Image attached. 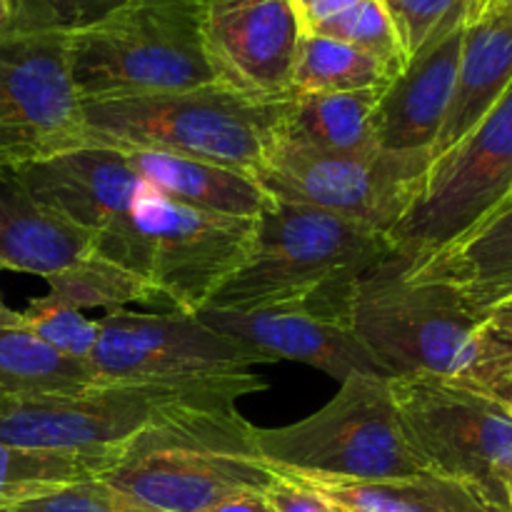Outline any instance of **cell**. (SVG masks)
<instances>
[{
    "mask_svg": "<svg viewBox=\"0 0 512 512\" xmlns=\"http://www.w3.org/2000/svg\"><path fill=\"white\" fill-rule=\"evenodd\" d=\"M200 38L215 78L255 100L290 95L300 40L290 0H195Z\"/></svg>",
    "mask_w": 512,
    "mask_h": 512,
    "instance_id": "cell-15",
    "label": "cell"
},
{
    "mask_svg": "<svg viewBox=\"0 0 512 512\" xmlns=\"http://www.w3.org/2000/svg\"><path fill=\"white\" fill-rule=\"evenodd\" d=\"M68 63L80 103L220 83L205 55L195 0H125L68 30Z\"/></svg>",
    "mask_w": 512,
    "mask_h": 512,
    "instance_id": "cell-4",
    "label": "cell"
},
{
    "mask_svg": "<svg viewBox=\"0 0 512 512\" xmlns=\"http://www.w3.org/2000/svg\"><path fill=\"white\" fill-rule=\"evenodd\" d=\"M100 148L115 150L143 183L188 208L233 218H258L270 205V195L238 170L128 143H103Z\"/></svg>",
    "mask_w": 512,
    "mask_h": 512,
    "instance_id": "cell-20",
    "label": "cell"
},
{
    "mask_svg": "<svg viewBox=\"0 0 512 512\" xmlns=\"http://www.w3.org/2000/svg\"><path fill=\"white\" fill-rule=\"evenodd\" d=\"M512 195V85L493 110L430 168L425 188L390 233L403 268L423 263L483 223Z\"/></svg>",
    "mask_w": 512,
    "mask_h": 512,
    "instance_id": "cell-11",
    "label": "cell"
},
{
    "mask_svg": "<svg viewBox=\"0 0 512 512\" xmlns=\"http://www.w3.org/2000/svg\"><path fill=\"white\" fill-rule=\"evenodd\" d=\"M505 503H508V510L512 512V475L508 480V488H505Z\"/></svg>",
    "mask_w": 512,
    "mask_h": 512,
    "instance_id": "cell-40",
    "label": "cell"
},
{
    "mask_svg": "<svg viewBox=\"0 0 512 512\" xmlns=\"http://www.w3.org/2000/svg\"><path fill=\"white\" fill-rule=\"evenodd\" d=\"M205 512H275L265 493H240Z\"/></svg>",
    "mask_w": 512,
    "mask_h": 512,
    "instance_id": "cell-35",
    "label": "cell"
},
{
    "mask_svg": "<svg viewBox=\"0 0 512 512\" xmlns=\"http://www.w3.org/2000/svg\"><path fill=\"white\" fill-rule=\"evenodd\" d=\"M198 318L218 333L248 345L268 363L293 360L323 370L338 383L353 375L393 378L350 325L320 318L305 308L225 310L208 305Z\"/></svg>",
    "mask_w": 512,
    "mask_h": 512,
    "instance_id": "cell-16",
    "label": "cell"
},
{
    "mask_svg": "<svg viewBox=\"0 0 512 512\" xmlns=\"http://www.w3.org/2000/svg\"><path fill=\"white\" fill-rule=\"evenodd\" d=\"M125 0H45L50 13L55 15L65 30L83 28V25L93 23V20L103 18L105 13L123 5Z\"/></svg>",
    "mask_w": 512,
    "mask_h": 512,
    "instance_id": "cell-33",
    "label": "cell"
},
{
    "mask_svg": "<svg viewBox=\"0 0 512 512\" xmlns=\"http://www.w3.org/2000/svg\"><path fill=\"white\" fill-rule=\"evenodd\" d=\"M410 280L453 288L478 315L512 298V198L433 258L405 270Z\"/></svg>",
    "mask_w": 512,
    "mask_h": 512,
    "instance_id": "cell-19",
    "label": "cell"
},
{
    "mask_svg": "<svg viewBox=\"0 0 512 512\" xmlns=\"http://www.w3.org/2000/svg\"><path fill=\"white\" fill-rule=\"evenodd\" d=\"M255 455L275 473L333 483H385L428 473L395 408L390 378L353 375L300 423L253 428Z\"/></svg>",
    "mask_w": 512,
    "mask_h": 512,
    "instance_id": "cell-5",
    "label": "cell"
},
{
    "mask_svg": "<svg viewBox=\"0 0 512 512\" xmlns=\"http://www.w3.org/2000/svg\"><path fill=\"white\" fill-rule=\"evenodd\" d=\"M88 145L68 63V30L45 0H23L0 33V165H25Z\"/></svg>",
    "mask_w": 512,
    "mask_h": 512,
    "instance_id": "cell-8",
    "label": "cell"
},
{
    "mask_svg": "<svg viewBox=\"0 0 512 512\" xmlns=\"http://www.w3.org/2000/svg\"><path fill=\"white\" fill-rule=\"evenodd\" d=\"M478 5H495V8H508V10H512V0H470L468 10L478 8Z\"/></svg>",
    "mask_w": 512,
    "mask_h": 512,
    "instance_id": "cell-39",
    "label": "cell"
},
{
    "mask_svg": "<svg viewBox=\"0 0 512 512\" xmlns=\"http://www.w3.org/2000/svg\"><path fill=\"white\" fill-rule=\"evenodd\" d=\"M300 480L313 485L343 512H510L480 495L478 490L435 473H420L413 478L385 480V483Z\"/></svg>",
    "mask_w": 512,
    "mask_h": 512,
    "instance_id": "cell-23",
    "label": "cell"
},
{
    "mask_svg": "<svg viewBox=\"0 0 512 512\" xmlns=\"http://www.w3.org/2000/svg\"><path fill=\"white\" fill-rule=\"evenodd\" d=\"M13 170L43 208L93 238V253L148 280V245L133 215L145 183L115 150L85 145Z\"/></svg>",
    "mask_w": 512,
    "mask_h": 512,
    "instance_id": "cell-13",
    "label": "cell"
},
{
    "mask_svg": "<svg viewBox=\"0 0 512 512\" xmlns=\"http://www.w3.org/2000/svg\"><path fill=\"white\" fill-rule=\"evenodd\" d=\"M430 168V153L378 148L360 155H330L270 145L253 180L280 203L325 210L390 238L423 193Z\"/></svg>",
    "mask_w": 512,
    "mask_h": 512,
    "instance_id": "cell-9",
    "label": "cell"
},
{
    "mask_svg": "<svg viewBox=\"0 0 512 512\" xmlns=\"http://www.w3.org/2000/svg\"><path fill=\"white\" fill-rule=\"evenodd\" d=\"M45 283H48L45 298L78 313L93 308H103L108 313V310L128 308L133 303L160 305L148 280L100 258L93 250L68 268L48 275Z\"/></svg>",
    "mask_w": 512,
    "mask_h": 512,
    "instance_id": "cell-27",
    "label": "cell"
},
{
    "mask_svg": "<svg viewBox=\"0 0 512 512\" xmlns=\"http://www.w3.org/2000/svg\"><path fill=\"white\" fill-rule=\"evenodd\" d=\"M253 373L205 380H123L78 393L0 398V443L48 450H123L170 425L235 413L243 395L263 393Z\"/></svg>",
    "mask_w": 512,
    "mask_h": 512,
    "instance_id": "cell-3",
    "label": "cell"
},
{
    "mask_svg": "<svg viewBox=\"0 0 512 512\" xmlns=\"http://www.w3.org/2000/svg\"><path fill=\"white\" fill-rule=\"evenodd\" d=\"M505 405H508V408L512 410V385H510V390H508V398H505Z\"/></svg>",
    "mask_w": 512,
    "mask_h": 512,
    "instance_id": "cell-41",
    "label": "cell"
},
{
    "mask_svg": "<svg viewBox=\"0 0 512 512\" xmlns=\"http://www.w3.org/2000/svg\"><path fill=\"white\" fill-rule=\"evenodd\" d=\"M95 385L85 363L55 353L25 328H0V398L78 393Z\"/></svg>",
    "mask_w": 512,
    "mask_h": 512,
    "instance_id": "cell-25",
    "label": "cell"
},
{
    "mask_svg": "<svg viewBox=\"0 0 512 512\" xmlns=\"http://www.w3.org/2000/svg\"><path fill=\"white\" fill-rule=\"evenodd\" d=\"M93 250V238L25 190L10 165H0V270L48 278Z\"/></svg>",
    "mask_w": 512,
    "mask_h": 512,
    "instance_id": "cell-21",
    "label": "cell"
},
{
    "mask_svg": "<svg viewBox=\"0 0 512 512\" xmlns=\"http://www.w3.org/2000/svg\"><path fill=\"white\" fill-rule=\"evenodd\" d=\"M0 512H163L145 505L143 500L123 493L103 478L80 480L65 488L45 493L40 498L23 500V503L0 508Z\"/></svg>",
    "mask_w": 512,
    "mask_h": 512,
    "instance_id": "cell-31",
    "label": "cell"
},
{
    "mask_svg": "<svg viewBox=\"0 0 512 512\" xmlns=\"http://www.w3.org/2000/svg\"><path fill=\"white\" fill-rule=\"evenodd\" d=\"M512 85V10L478 5L463 23L458 75L433 163L453 150L498 105Z\"/></svg>",
    "mask_w": 512,
    "mask_h": 512,
    "instance_id": "cell-18",
    "label": "cell"
},
{
    "mask_svg": "<svg viewBox=\"0 0 512 512\" xmlns=\"http://www.w3.org/2000/svg\"><path fill=\"white\" fill-rule=\"evenodd\" d=\"M485 320H488L490 328H495L500 335H505V338L512 340V298L505 300V303H500L498 308L490 310V313L485 315Z\"/></svg>",
    "mask_w": 512,
    "mask_h": 512,
    "instance_id": "cell-36",
    "label": "cell"
},
{
    "mask_svg": "<svg viewBox=\"0 0 512 512\" xmlns=\"http://www.w3.org/2000/svg\"><path fill=\"white\" fill-rule=\"evenodd\" d=\"M463 45V25L415 55L380 93L373 115L375 143L390 153H430L443 130Z\"/></svg>",
    "mask_w": 512,
    "mask_h": 512,
    "instance_id": "cell-17",
    "label": "cell"
},
{
    "mask_svg": "<svg viewBox=\"0 0 512 512\" xmlns=\"http://www.w3.org/2000/svg\"><path fill=\"white\" fill-rule=\"evenodd\" d=\"M135 223L148 245L150 273L165 313L198 315L248 260L258 218L205 213L165 198L145 183Z\"/></svg>",
    "mask_w": 512,
    "mask_h": 512,
    "instance_id": "cell-12",
    "label": "cell"
},
{
    "mask_svg": "<svg viewBox=\"0 0 512 512\" xmlns=\"http://www.w3.org/2000/svg\"><path fill=\"white\" fill-rule=\"evenodd\" d=\"M350 328L393 378H433L498 398L512 385V340L453 288L420 283L388 258L358 283Z\"/></svg>",
    "mask_w": 512,
    "mask_h": 512,
    "instance_id": "cell-1",
    "label": "cell"
},
{
    "mask_svg": "<svg viewBox=\"0 0 512 512\" xmlns=\"http://www.w3.org/2000/svg\"><path fill=\"white\" fill-rule=\"evenodd\" d=\"M88 368L98 383L205 380L250 373L268 360L218 333L198 315L108 310Z\"/></svg>",
    "mask_w": 512,
    "mask_h": 512,
    "instance_id": "cell-14",
    "label": "cell"
},
{
    "mask_svg": "<svg viewBox=\"0 0 512 512\" xmlns=\"http://www.w3.org/2000/svg\"><path fill=\"white\" fill-rule=\"evenodd\" d=\"M510 198H512V195H510Z\"/></svg>",
    "mask_w": 512,
    "mask_h": 512,
    "instance_id": "cell-42",
    "label": "cell"
},
{
    "mask_svg": "<svg viewBox=\"0 0 512 512\" xmlns=\"http://www.w3.org/2000/svg\"><path fill=\"white\" fill-rule=\"evenodd\" d=\"M380 93H290L280 100L273 145L330 155L373 153L378 150L373 115Z\"/></svg>",
    "mask_w": 512,
    "mask_h": 512,
    "instance_id": "cell-22",
    "label": "cell"
},
{
    "mask_svg": "<svg viewBox=\"0 0 512 512\" xmlns=\"http://www.w3.org/2000/svg\"><path fill=\"white\" fill-rule=\"evenodd\" d=\"M395 75L365 50L325 35H300L290 70V93L385 90Z\"/></svg>",
    "mask_w": 512,
    "mask_h": 512,
    "instance_id": "cell-26",
    "label": "cell"
},
{
    "mask_svg": "<svg viewBox=\"0 0 512 512\" xmlns=\"http://www.w3.org/2000/svg\"><path fill=\"white\" fill-rule=\"evenodd\" d=\"M20 3H23V0H0V33L15 20Z\"/></svg>",
    "mask_w": 512,
    "mask_h": 512,
    "instance_id": "cell-37",
    "label": "cell"
},
{
    "mask_svg": "<svg viewBox=\"0 0 512 512\" xmlns=\"http://www.w3.org/2000/svg\"><path fill=\"white\" fill-rule=\"evenodd\" d=\"M265 498L275 512H343L313 485L288 473L273 475L268 490H265Z\"/></svg>",
    "mask_w": 512,
    "mask_h": 512,
    "instance_id": "cell-32",
    "label": "cell"
},
{
    "mask_svg": "<svg viewBox=\"0 0 512 512\" xmlns=\"http://www.w3.org/2000/svg\"><path fill=\"white\" fill-rule=\"evenodd\" d=\"M0 328H23V313L8 308L0 298Z\"/></svg>",
    "mask_w": 512,
    "mask_h": 512,
    "instance_id": "cell-38",
    "label": "cell"
},
{
    "mask_svg": "<svg viewBox=\"0 0 512 512\" xmlns=\"http://www.w3.org/2000/svg\"><path fill=\"white\" fill-rule=\"evenodd\" d=\"M388 235L308 205H270L258 215L253 248L210 300L213 308H305L350 325L360 280L393 258Z\"/></svg>",
    "mask_w": 512,
    "mask_h": 512,
    "instance_id": "cell-2",
    "label": "cell"
},
{
    "mask_svg": "<svg viewBox=\"0 0 512 512\" xmlns=\"http://www.w3.org/2000/svg\"><path fill=\"white\" fill-rule=\"evenodd\" d=\"M308 35H325V38L355 45V48L378 58L395 78L408 68V58L400 48L398 33H395L393 20L385 10L383 0H358L350 8H345L343 13L320 23Z\"/></svg>",
    "mask_w": 512,
    "mask_h": 512,
    "instance_id": "cell-28",
    "label": "cell"
},
{
    "mask_svg": "<svg viewBox=\"0 0 512 512\" xmlns=\"http://www.w3.org/2000/svg\"><path fill=\"white\" fill-rule=\"evenodd\" d=\"M278 115L280 100L248 98L223 83L83 103L88 145L128 143L165 150L250 178L273 145Z\"/></svg>",
    "mask_w": 512,
    "mask_h": 512,
    "instance_id": "cell-6",
    "label": "cell"
},
{
    "mask_svg": "<svg viewBox=\"0 0 512 512\" xmlns=\"http://www.w3.org/2000/svg\"><path fill=\"white\" fill-rule=\"evenodd\" d=\"M118 458L120 450H48L0 443V508L100 478Z\"/></svg>",
    "mask_w": 512,
    "mask_h": 512,
    "instance_id": "cell-24",
    "label": "cell"
},
{
    "mask_svg": "<svg viewBox=\"0 0 512 512\" xmlns=\"http://www.w3.org/2000/svg\"><path fill=\"white\" fill-rule=\"evenodd\" d=\"M383 5L410 63L465 23L470 0H383Z\"/></svg>",
    "mask_w": 512,
    "mask_h": 512,
    "instance_id": "cell-29",
    "label": "cell"
},
{
    "mask_svg": "<svg viewBox=\"0 0 512 512\" xmlns=\"http://www.w3.org/2000/svg\"><path fill=\"white\" fill-rule=\"evenodd\" d=\"M353 3H358V0H290V8H293L295 20H298L300 33L308 35L320 23L330 20L333 15L343 13Z\"/></svg>",
    "mask_w": 512,
    "mask_h": 512,
    "instance_id": "cell-34",
    "label": "cell"
},
{
    "mask_svg": "<svg viewBox=\"0 0 512 512\" xmlns=\"http://www.w3.org/2000/svg\"><path fill=\"white\" fill-rule=\"evenodd\" d=\"M395 408L428 473L453 478L508 510L512 410L498 398L433 378H390Z\"/></svg>",
    "mask_w": 512,
    "mask_h": 512,
    "instance_id": "cell-10",
    "label": "cell"
},
{
    "mask_svg": "<svg viewBox=\"0 0 512 512\" xmlns=\"http://www.w3.org/2000/svg\"><path fill=\"white\" fill-rule=\"evenodd\" d=\"M253 428L235 410L150 430L100 478L163 512H205L233 495L265 493L275 473L255 455Z\"/></svg>",
    "mask_w": 512,
    "mask_h": 512,
    "instance_id": "cell-7",
    "label": "cell"
},
{
    "mask_svg": "<svg viewBox=\"0 0 512 512\" xmlns=\"http://www.w3.org/2000/svg\"><path fill=\"white\" fill-rule=\"evenodd\" d=\"M23 328L38 335L55 353L85 365H88L100 338L98 320H90L78 310L53 303L45 295L35 298L23 310Z\"/></svg>",
    "mask_w": 512,
    "mask_h": 512,
    "instance_id": "cell-30",
    "label": "cell"
}]
</instances>
